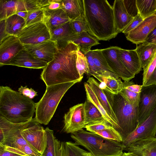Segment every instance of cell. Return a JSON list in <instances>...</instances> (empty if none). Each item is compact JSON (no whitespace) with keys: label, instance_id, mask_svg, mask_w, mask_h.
I'll list each match as a JSON object with an SVG mask.
<instances>
[{"label":"cell","instance_id":"cell-1","mask_svg":"<svg viewBox=\"0 0 156 156\" xmlns=\"http://www.w3.org/2000/svg\"><path fill=\"white\" fill-rule=\"evenodd\" d=\"M54 58L43 69L41 79L46 87L76 80H82L76 67L79 46L72 41L58 48Z\"/></svg>","mask_w":156,"mask_h":156},{"label":"cell","instance_id":"cell-2","mask_svg":"<svg viewBox=\"0 0 156 156\" xmlns=\"http://www.w3.org/2000/svg\"><path fill=\"white\" fill-rule=\"evenodd\" d=\"M85 18L89 34L100 41H109L118 34L113 9L106 0H83Z\"/></svg>","mask_w":156,"mask_h":156},{"label":"cell","instance_id":"cell-3","mask_svg":"<svg viewBox=\"0 0 156 156\" xmlns=\"http://www.w3.org/2000/svg\"><path fill=\"white\" fill-rule=\"evenodd\" d=\"M36 103L8 86L0 87V115L13 123L28 121L35 112Z\"/></svg>","mask_w":156,"mask_h":156},{"label":"cell","instance_id":"cell-4","mask_svg":"<svg viewBox=\"0 0 156 156\" xmlns=\"http://www.w3.org/2000/svg\"><path fill=\"white\" fill-rule=\"evenodd\" d=\"M71 137L76 144L84 147L93 156H121L124 148L121 143L83 129L71 133Z\"/></svg>","mask_w":156,"mask_h":156},{"label":"cell","instance_id":"cell-5","mask_svg":"<svg viewBox=\"0 0 156 156\" xmlns=\"http://www.w3.org/2000/svg\"><path fill=\"white\" fill-rule=\"evenodd\" d=\"M81 81L76 80L47 86L42 98L36 103L34 118L36 121L40 124H48L65 93L72 86Z\"/></svg>","mask_w":156,"mask_h":156},{"label":"cell","instance_id":"cell-6","mask_svg":"<svg viewBox=\"0 0 156 156\" xmlns=\"http://www.w3.org/2000/svg\"><path fill=\"white\" fill-rule=\"evenodd\" d=\"M105 91L116 116L119 127L118 132L123 141L139 125L138 106L130 104L119 93L113 94Z\"/></svg>","mask_w":156,"mask_h":156},{"label":"cell","instance_id":"cell-7","mask_svg":"<svg viewBox=\"0 0 156 156\" xmlns=\"http://www.w3.org/2000/svg\"><path fill=\"white\" fill-rule=\"evenodd\" d=\"M17 37L23 44H37L51 38L50 32L44 21L25 26Z\"/></svg>","mask_w":156,"mask_h":156},{"label":"cell","instance_id":"cell-8","mask_svg":"<svg viewBox=\"0 0 156 156\" xmlns=\"http://www.w3.org/2000/svg\"><path fill=\"white\" fill-rule=\"evenodd\" d=\"M156 135V107L149 116L128 135L122 143L124 149L138 140L155 138Z\"/></svg>","mask_w":156,"mask_h":156},{"label":"cell","instance_id":"cell-9","mask_svg":"<svg viewBox=\"0 0 156 156\" xmlns=\"http://www.w3.org/2000/svg\"><path fill=\"white\" fill-rule=\"evenodd\" d=\"M63 118V129L66 133H72L85 128L87 125L84 103L70 108Z\"/></svg>","mask_w":156,"mask_h":156},{"label":"cell","instance_id":"cell-10","mask_svg":"<svg viewBox=\"0 0 156 156\" xmlns=\"http://www.w3.org/2000/svg\"><path fill=\"white\" fill-rule=\"evenodd\" d=\"M156 107V84L142 85L138 105L139 125L149 116Z\"/></svg>","mask_w":156,"mask_h":156},{"label":"cell","instance_id":"cell-11","mask_svg":"<svg viewBox=\"0 0 156 156\" xmlns=\"http://www.w3.org/2000/svg\"><path fill=\"white\" fill-rule=\"evenodd\" d=\"M38 123L35 118L25 122L13 123L0 115V147L6 145L22 130Z\"/></svg>","mask_w":156,"mask_h":156},{"label":"cell","instance_id":"cell-12","mask_svg":"<svg viewBox=\"0 0 156 156\" xmlns=\"http://www.w3.org/2000/svg\"><path fill=\"white\" fill-rule=\"evenodd\" d=\"M119 47L112 46L101 49L103 55L115 74L124 80L130 81L135 75L131 73L124 66L119 55Z\"/></svg>","mask_w":156,"mask_h":156},{"label":"cell","instance_id":"cell-13","mask_svg":"<svg viewBox=\"0 0 156 156\" xmlns=\"http://www.w3.org/2000/svg\"><path fill=\"white\" fill-rule=\"evenodd\" d=\"M38 123L24 129L21 132L28 144L42 155L47 144L45 129Z\"/></svg>","mask_w":156,"mask_h":156},{"label":"cell","instance_id":"cell-14","mask_svg":"<svg viewBox=\"0 0 156 156\" xmlns=\"http://www.w3.org/2000/svg\"><path fill=\"white\" fill-rule=\"evenodd\" d=\"M24 48L37 59L47 64L54 59L58 50L56 43L51 40L38 44H23Z\"/></svg>","mask_w":156,"mask_h":156},{"label":"cell","instance_id":"cell-15","mask_svg":"<svg viewBox=\"0 0 156 156\" xmlns=\"http://www.w3.org/2000/svg\"><path fill=\"white\" fill-rule=\"evenodd\" d=\"M23 44L18 37L9 35L0 41V66L6 65L20 51Z\"/></svg>","mask_w":156,"mask_h":156},{"label":"cell","instance_id":"cell-16","mask_svg":"<svg viewBox=\"0 0 156 156\" xmlns=\"http://www.w3.org/2000/svg\"><path fill=\"white\" fill-rule=\"evenodd\" d=\"M156 26V13L144 19L135 29L126 35L127 39L136 45L145 41Z\"/></svg>","mask_w":156,"mask_h":156},{"label":"cell","instance_id":"cell-17","mask_svg":"<svg viewBox=\"0 0 156 156\" xmlns=\"http://www.w3.org/2000/svg\"><path fill=\"white\" fill-rule=\"evenodd\" d=\"M92 76L101 83L100 87L109 93L117 94L123 88L124 82L112 73L108 71H102Z\"/></svg>","mask_w":156,"mask_h":156},{"label":"cell","instance_id":"cell-18","mask_svg":"<svg viewBox=\"0 0 156 156\" xmlns=\"http://www.w3.org/2000/svg\"><path fill=\"white\" fill-rule=\"evenodd\" d=\"M47 64L33 56L24 48L6 65L35 69H44Z\"/></svg>","mask_w":156,"mask_h":156},{"label":"cell","instance_id":"cell-19","mask_svg":"<svg viewBox=\"0 0 156 156\" xmlns=\"http://www.w3.org/2000/svg\"><path fill=\"white\" fill-rule=\"evenodd\" d=\"M124 150L132 152L139 156H156V138L138 140Z\"/></svg>","mask_w":156,"mask_h":156},{"label":"cell","instance_id":"cell-20","mask_svg":"<svg viewBox=\"0 0 156 156\" xmlns=\"http://www.w3.org/2000/svg\"><path fill=\"white\" fill-rule=\"evenodd\" d=\"M116 30L118 33L122 32L127 27L134 18L127 12L123 0H115L112 6Z\"/></svg>","mask_w":156,"mask_h":156},{"label":"cell","instance_id":"cell-21","mask_svg":"<svg viewBox=\"0 0 156 156\" xmlns=\"http://www.w3.org/2000/svg\"><path fill=\"white\" fill-rule=\"evenodd\" d=\"M119 57L125 67L134 75L142 70L141 63L135 50H129L119 47Z\"/></svg>","mask_w":156,"mask_h":156},{"label":"cell","instance_id":"cell-22","mask_svg":"<svg viewBox=\"0 0 156 156\" xmlns=\"http://www.w3.org/2000/svg\"><path fill=\"white\" fill-rule=\"evenodd\" d=\"M43 9L44 13V22L50 32L58 27L71 21L61 8L53 10Z\"/></svg>","mask_w":156,"mask_h":156},{"label":"cell","instance_id":"cell-23","mask_svg":"<svg viewBox=\"0 0 156 156\" xmlns=\"http://www.w3.org/2000/svg\"><path fill=\"white\" fill-rule=\"evenodd\" d=\"M70 21L58 27L50 32L51 40L56 43L58 48L64 46L69 41H71L76 34L72 29Z\"/></svg>","mask_w":156,"mask_h":156},{"label":"cell","instance_id":"cell-24","mask_svg":"<svg viewBox=\"0 0 156 156\" xmlns=\"http://www.w3.org/2000/svg\"><path fill=\"white\" fill-rule=\"evenodd\" d=\"M87 82L91 87L109 116L118 125L116 116L105 91L100 87V83L93 77L89 78Z\"/></svg>","mask_w":156,"mask_h":156},{"label":"cell","instance_id":"cell-25","mask_svg":"<svg viewBox=\"0 0 156 156\" xmlns=\"http://www.w3.org/2000/svg\"><path fill=\"white\" fill-rule=\"evenodd\" d=\"M61 8L64 11L70 21L85 17L83 0H62Z\"/></svg>","mask_w":156,"mask_h":156},{"label":"cell","instance_id":"cell-26","mask_svg":"<svg viewBox=\"0 0 156 156\" xmlns=\"http://www.w3.org/2000/svg\"><path fill=\"white\" fill-rule=\"evenodd\" d=\"M71 41L79 46L83 54L90 50L92 46L100 44L96 38L85 32L76 34Z\"/></svg>","mask_w":156,"mask_h":156},{"label":"cell","instance_id":"cell-27","mask_svg":"<svg viewBox=\"0 0 156 156\" xmlns=\"http://www.w3.org/2000/svg\"><path fill=\"white\" fill-rule=\"evenodd\" d=\"M84 88L87 99L92 103L100 111L105 119L110 123L118 132L119 125L109 116L102 105L97 98L93 90L87 83H84Z\"/></svg>","mask_w":156,"mask_h":156},{"label":"cell","instance_id":"cell-28","mask_svg":"<svg viewBox=\"0 0 156 156\" xmlns=\"http://www.w3.org/2000/svg\"><path fill=\"white\" fill-rule=\"evenodd\" d=\"M143 69L153 58L156 52V44L144 42L136 49Z\"/></svg>","mask_w":156,"mask_h":156},{"label":"cell","instance_id":"cell-29","mask_svg":"<svg viewBox=\"0 0 156 156\" xmlns=\"http://www.w3.org/2000/svg\"><path fill=\"white\" fill-rule=\"evenodd\" d=\"M25 26V20L16 14L5 19V32L8 35L17 36Z\"/></svg>","mask_w":156,"mask_h":156},{"label":"cell","instance_id":"cell-30","mask_svg":"<svg viewBox=\"0 0 156 156\" xmlns=\"http://www.w3.org/2000/svg\"><path fill=\"white\" fill-rule=\"evenodd\" d=\"M84 104L87 125L105 120L99 110L90 100L87 99Z\"/></svg>","mask_w":156,"mask_h":156},{"label":"cell","instance_id":"cell-31","mask_svg":"<svg viewBox=\"0 0 156 156\" xmlns=\"http://www.w3.org/2000/svg\"><path fill=\"white\" fill-rule=\"evenodd\" d=\"M139 14L143 19L156 13V0H136Z\"/></svg>","mask_w":156,"mask_h":156},{"label":"cell","instance_id":"cell-32","mask_svg":"<svg viewBox=\"0 0 156 156\" xmlns=\"http://www.w3.org/2000/svg\"><path fill=\"white\" fill-rule=\"evenodd\" d=\"M18 0H0V21L17 12Z\"/></svg>","mask_w":156,"mask_h":156},{"label":"cell","instance_id":"cell-33","mask_svg":"<svg viewBox=\"0 0 156 156\" xmlns=\"http://www.w3.org/2000/svg\"><path fill=\"white\" fill-rule=\"evenodd\" d=\"M62 156H85L88 152L82 149L75 143L61 142Z\"/></svg>","mask_w":156,"mask_h":156},{"label":"cell","instance_id":"cell-34","mask_svg":"<svg viewBox=\"0 0 156 156\" xmlns=\"http://www.w3.org/2000/svg\"><path fill=\"white\" fill-rule=\"evenodd\" d=\"M47 135V144L42 156H56L57 141L52 130L45 129Z\"/></svg>","mask_w":156,"mask_h":156},{"label":"cell","instance_id":"cell-35","mask_svg":"<svg viewBox=\"0 0 156 156\" xmlns=\"http://www.w3.org/2000/svg\"><path fill=\"white\" fill-rule=\"evenodd\" d=\"M92 50L94 63L99 71L98 73L108 71L115 74L108 66L102 54L101 49H96Z\"/></svg>","mask_w":156,"mask_h":156},{"label":"cell","instance_id":"cell-36","mask_svg":"<svg viewBox=\"0 0 156 156\" xmlns=\"http://www.w3.org/2000/svg\"><path fill=\"white\" fill-rule=\"evenodd\" d=\"M76 67L80 77H83L84 73L87 76L89 72V66L86 57L80 51L76 54Z\"/></svg>","mask_w":156,"mask_h":156},{"label":"cell","instance_id":"cell-37","mask_svg":"<svg viewBox=\"0 0 156 156\" xmlns=\"http://www.w3.org/2000/svg\"><path fill=\"white\" fill-rule=\"evenodd\" d=\"M44 11L43 9L28 11L27 15L25 20V26L44 21Z\"/></svg>","mask_w":156,"mask_h":156},{"label":"cell","instance_id":"cell-38","mask_svg":"<svg viewBox=\"0 0 156 156\" xmlns=\"http://www.w3.org/2000/svg\"><path fill=\"white\" fill-rule=\"evenodd\" d=\"M105 138L113 140L122 143L123 141L122 137L119 132L114 127L93 133Z\"/></svg>","mask_w":156,"mask_h":156},{"label":"cell","instance_id":"cell-39","mask_svg":"<svg viewBox=\"0 0 156 156\" xmlns=\"http://www.w3.org/2000/svg\"><path fill=\"white\" fill-rule=\"evenodd\" d=\"M71 27L76 34L83 32H87L89 33V30L85 17L78 18L70 21Z\"/></svg>","mask_w":156,"mask_h":156},{"label":"cell","instance_id":"cell-40","mask_svg":"<svg viewBox=\"0 0 156 156\" xmlns=\"http://www.w3.org/2000/svg\"><path fill=\"white\" fill-rule=\"evenodd\" d=\"M119 94L130 104L138 106L140 93L133 92L123 87Z\"/></svg>","mask_w":156,"mask_h":156},{"label":"cell","instance_id":"cell-41","mask_svg":"<svg viewBox=\"0 0 156 156\" xmlns=\"http://www.w3.org/2000/svg\"><path fill=\"white\" fill-rule=\"evenodd\" d=\"M156 66V52L153 58L146 66L144 69L142 85L144 86Z\"/></svg>","mask_w":156,"mask_h":156},{"label":"cell","instance_id":"cell-42","mask_svg":"<svg viewBox=\"0 0 156 156\" xmlns=\"http://www.w3.org/2000/svg\"><path fill=\"white\" fill-rule=\"evenodd\" d=\"M23 156H42V155L28 144L25 145L19 150L5 149Z\"/></svg>","mask_w":156,"mask_h":156},{"label":"cell","instance_id":"cell-43","mask_svg":"<svg viewBox=\"0 0 156 156\" xmlns=\"http://www.w3.org/2000/svg\"><path fill=\"white\" fill-rule=\"evenodd\" d=\"M112 127L113 126L110 123L104 120L99 122L87 125L86 126L85 128L86 130L94 133L96 131L108 129Z\"/></svg>","mask_w":156,"mask_h":156},{"label":"cell","instance_id":"cell-44","mask_svg":"<svg viewBox=\"0 0 156 156\" xmlns=\"http://www.w3.org/2000/svg\"><path fill=\"white\" fill-rule=\"evenodd\" d=\"M123 1L126 10L129 15L134 18L139 14L136 0H123Z\"/></svg>","mask_w":156,"mask_h":156},{"label":"cell","instance_id":"cell-45","mask_svg":"<svg viewBox=\"0 0 156 156\" xmlns=\"http://www.w3.org/2000/svg\"><path fill=\"white\" fill-rule=\"evenodd\" d=\"M84 55L87 58L89 66V72L88 75L87 76V77L89 78L93 75L97 74L99 72V71L94 63L92 54V50H91Z\"/></svg>","mask_w":156,"mask_h":156},{"label":"cell","instance_id":"cell-46","mask_svg":"<svg viewBox=\"0 0 156 156\" xmlns=\"http://www.w3.org/2000/svg\"><path fill=\"white\" fill-rule=\"evenodd\" d=\"M144 20V19L139 14L135 17L133 20L127 27L122 32L126 35L130 31L135 29Z\"/></svg>","mask_w":156,"mask_h":156},{"label":"cell","instance_id":"cell-47","mask_svg":"<svg viewBox=\"0 0 156 156\" xmlns=\"http://www.w3.org/2000/svg\"><path fill=\"white\" fill-rule=\"evenodd\" d=\"M62 0H50L49 4L43 9L48 10H55L61 8Z\"/></svg>","mask_w":156,"mask_h":156},{"label":"cell","instance_id":"cell-48","mask_svg":"<svg viewBox=\"0 0 156 156\" xmlns=\"http://www.w3.org/2000/svg\"><path fill=\"white\" fill-rule=\"evenodd\" d=\"M144 42L156 44V26L148 35Z\"/></svg>","mask_w":156,"mask_h":156},{"label":"cell","instance_id":"cell-49","mask_svg":"<svg viewBox=\"0 0 156 156\" xmlns=\"http://www.w3.org/2000/svg\"><path fill=\"white\" fill-rule=\"evenodd\" d=\"M32 89V88L30 89L27 86H21L18 88V91L24 96L29 98L31 94Z\"/></svg>","mask_w":156,"mask_h":156},{"label":"cell","instance_id":"cell-50","mask_svg":"<svg viewBox=\"0 0 156 156\" xmlns=\"http://www.w3.org/2000/svg\"><path fill=\"white\" fill-rule=\"evenodd\" d=\"M0 156H23L11 151L5 150L2 147H0Z\"/></svg>","mask_w":156,"mask_h":156},{"label":"cell","instance_id":"cell-51","mask_svg":"<svg viewBox=\"0 0 156 156\" xmlns=\"http://www.w3.org/2000/svg\"><path fill=\"white\" fill-rule=\"evenodd\" d=\"M0 41L9 35L5 32V20L0 21Z\"/></svg>","mask_w":156,"mask_h":156},{"label":"cell","instance_id":"cell-52","mask_svg":"<svg viewBox=\"0 0 156 156\" xmlns=\"http://www.w3.org/2000/svg\"><path fill=\"white\" fill-rule=\"evenodd\" d=\"M156 84V66L148 80L144 86Z\"/></svg>","mask_w":156,"mask_h":156},{"label":"cell","instance_id":"cell-53","mask_svg":"<svg viewBox=\"0 0 156 156\" xmlns=\"http://www.w3.org/2000/svg\"><path fill=\"white\" fill-rule=\"evenodd\" d=\"M56 156H62V148L61 142L58 140L57 141Z\"/></svg>","mask_w":156,"mask_h":156},{"label":"cell","instance_id":"cell-54","mask_svg":"<svg viewBox=\"0 0 156 156\" xmlns=\"http://www.w3.org/2000/svg\"><path fill=\"white\" fill-rule=\"evenodd\" d=\"M27 14L28 11H20L17 12L16 14L25 20L27 17Z\"/></svg>","mask_w":156,"mask_h":156},{"label":"cell","instance_id":"cell-55","mask_svg":"<svg viewBox=\"0 0 156 156\" xmlns=\"http://www.w3.org/2000/svg\"><path fill=\"white\" fill-rule=\"evenodd\" d=\"M121 156H139L137 155L130 152H124Z\"/></svg>","mask_w":156,"mask_h":156},{"label":"cell","instance_id":"cell-56","mask_svg":"<svg viewBox=\"0 0 156 156\" xmlns=\"http://www.w3.org/2000/svg\"><path fill=\"white\" fill-rule=\"evenodd\" d=\"M85 156H93L89 152H87Z\"/></svg>","mask_w":156,"mask_h":156}]
</instances>
